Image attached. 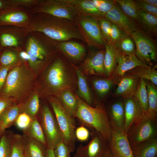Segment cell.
Segmentation results:
<instances>
[{
	"instance_id": "obj_38",
	"label": "cell",
	"mask_w": 157,
	"mask_h": 157,
	"mask_svg": "<svg viewBox=\"0 0 157 157\" xmlns=\"http://www.w3.org/2000/svg\"><path fill=\"white\" fill-rule=\"evenodd\" d=\"M21 61L17 51L5 49L0 52V67L13 65Z\"/></svg>"
},
{
	"instance_id": "obj_22",
	"label": "cell",
	"mask_w": 157,
	"mask_h": 157,
	"mask_svg": "<svg viewBox=\"0 0 157 157\" xmlns=\"http://www.w3.org/2000/svg\"><path fill=\"white\" fill-rule=\"evenodd\" d=\"M15 101L9 106L0 115V137L6 130L14 124L19 115L21 113L24 102Z\"/></svg>"
},
{
	"instance_id": "obj_26",
	"label": "cell",
	"mask_w": 157,
	"mask_h": 157,
	"mask_svg": "<svg viewBox=\"0 0 157 157\" xmlns=\"http://www.w3.org/2000/svg\"><path fill=\"white\" fill-rule=\"evenodd\" d=\"M64 0L74 8L78 15H88L98 17L105 16L96 7L92 0Z\"/></svg>"
},
{
	"instance_id": "obj_35",
	"label": "cell",
	"mask_w": 157,
	"mask_h": 157,
	"mask_svg": "<svg viewBox=\"0 0 157 157\" xmlns=\"http://www.w3.org/2000/svg\"><path fill=\"white\" fill-rule=\"evenodd\" d=\"M156 85L147 80V90L148 96V110L147 115L150 117L157 119V89Z\"/></svg>"
},
{
	"instance_id": "obj_5",
	"label": "cell",
	"mask_w": 157,
	"mask_h": 157,
	"mask_svg": "<svg viewBox=\"0 0 157 157\" xmlns=\"http://www.w3.org/2000/svg\"><path fill=\"white\" fill-rule=\"evenodd\" d=\"M78 108L76 118L90 131L99 133L108 144L111 135V127L107 111L104 104L91 106L76 94Z\"/></svg>"
},
{
	"instance_id": "obj_10",
	"label": "cell",
	"mask_w": 157,
	"mask_h": 157,
	"mask_svg": "<svg viewBox=\"0 0 157 157\" xmlns=\"http://www.w3.org/2000/svg\"><path fill=\"white\" fill-rule=\"evenodd\" d=\"M131 35L135 45V54L144 64L153 66L157 60L156 41L140 28L132 33Z\"/></svg>"
},
{
	"instance_id": "obj_43",
	"label": "cell",
	"mask_w": 157,
	"mask_h": 157,
	"mask_svg": "<svg viewBox=\"0 0 157 157\" xmlns=\"http://www.w3.org/2000/svg\"><path fill=\"white\" fill-rule=\"evenodd\" d=\"M97 9L105 15L115 5L114 0H92Z\"/></svg>"
},
{
	"instance_id": "obj_9",
	"label": "cell",
	"mask_w": 157,
	"mask_h": 157,
	"mask_svg": "<svg viewBox=\"0 0 157 157\" xmlns=\"http://www.w3.org/2000/svg\"><path fill=\"white\" fill-rule=\"evenodd\" d=\"M37 118L43 131L47 147L54 149L63 141V138L56 117L47 104L40 108Z\"/></svg>"
},
{
	"instance_id": "obj_36",
	"label": "cell",
	"mask_w": 157,
	"mask_h": 157,
	"mask_svg": "<svg viewBox=\"0 0 157 157\" xmlns=\"http://www.w3.org/2000/svg\"><path fill=\"white\" fill-rule=\"evenodd\" d=\"M23 134L45 145L47 142L42 128L37 118L32 119L26 129L23 130Z\"/></svg>"
},
{
	"instance_id": "obj_32",
	"label": "cell",
	"mask_w": 157,
	"mask_h": 157,
	"mask_svg": "<svg viewBox=\"0 0 157 157\" xmlns=\"http://www.w3.org/2000/svg\"><path fill=\"white\" fill-rule=\"evenodd\" d=\"M76 94L71 91L66 90L57 97L66 110L74 118L78 108V102Z\"/></svg>"
},
{
	"instance_id": "obj_28",
	"label": "cell",
	"mask_w": 157,
	"mask_h": 157,
	"mask_svg": "<svg viewBox=\"0 0 157 157\" xmlns=\"http://www.w3.org/2000/svg\"><path fill=\"white\" fill-rule=\"evenodd\" d=\"M133 157H156L157 138H155L131 147Z\"/></svg>"
},
{
	"instance_id": "obj_18",
	"label": "cell",
	"mask_w": 157,
	"mask_h": 157,
	"mask_svg": "<svg viewBox=\"0 0 157 157\" xmlns=\"http://www.w3.org/2000/svg\"><path fill=\"white\" fill-rule=\"evenodd\" d=\"M59 52L70 63L82 62L86 56L85 47L80 43L74 41L58 42Z\"/></svg>"
},
{
	"instance_id": "obj_40",
	"label": "cell",
	"mask_w": 157,
	"mask_h": 157,
	"mask_svg": "<svg viewBox=\"0 0 157 157\" xmlns=\"http://www.w3.org/2000/svg\"><path fill=\"white\" fill-rule=\"evenodd\" d=\"M10 157H26L22 135L14 134Z\"/></svg>"
},
{
	"instance_id": "obj_23",
	"label": "cell",
	"mask_w": 157,
	"mask_h": 157,
	"mask_svg": "<svg viewBox=\"0 0 157 157\" xmlns=\"http://www.w3.org/2000/svg\"><path fill=\"white\" fill-rule=\"evenodd\" d=\"M135 22L145 33L153 38L157 35V17L152 14L138 9Z\"/></svg>"
},
{
	"instance_id": "obj_14",
	"label": "cell",
	"mask_w": 157,
	"mask_h": 157,
	"mask_svg": "<svg viewBox=\"0 0 157 157\" xmlns=\"http://www.w3.org/2000/svg\"><path fill=\"white\" fill-rule=\"evenodd\" d=\"M91 139L87 145L79 144L76 154L80 157H101L108 150V144L102 135L95 131L90 133Z\"/></svg>"
},
{
	"instance_id": "obj_51",
	"label": "cell",
	"mask_w": 157,
	"mask_h": 157,
	"mask_svg": "<svg viewBox=\"0 0 157 157\" xmlns=\"http://www.w3.org/2000/svg\"><path fill=\"white\" fill-rule=\"evenodd\" d=\"M16 101L13 98H8L0 96V115L10 105Z\"/></svg>"
},
{
	"instance_id": "obj_45",
	"label": "cell",
	"mask_w": 157,
	"mask_h": 157,
	"mask_svg": "<svg viewBox=\"0 0 157 157\" xmlns=\"http://www.w3.org/2000/svg\"><path fill=\"white\" fill-rule=\"evenodd\" d=\"M32 120L28 114L22 113L18 116L14 124L18 128L23 130L28 126Z\"/></svg>"
},
{
	"instance_id": "obj_54",
	"label": "cell",
	"mask_w": 157,
	"mask_h": 157,
	"mask_svg": "<svg viewBox=\"0 0 157 157\" xmlns=\"http://www.w3.org/2000/svg\"><path fill=\"white\" fill-rule=\"evenodd\" d=\"M46 157H55L54 152V149L47 147Z\"/></svg>"
},
{
	"instance_id": "obj_34",
	"label": "cell",
	"mask_w": 157,
	"mask_h": 157,
	"mask_svg": "<svg viewBox=\"0 0 157 157\" xmlns=\"http://www.w3.org/2000/svg\"><path fill=\"white\" fill-rule=\"evenodd\" d=\"M40 108L39 94L35 91L24 102L21 113L27 114L32 119H34L37 118Z\"/></svg>"
},
{
	"instance_id": "obj_44",
	"label": "cell",
	"mask_w": 157,
	"mask_h": 157,
	"mask_svg": "<svg viewBox=\"0 0 157 157\" xmlns=\"http://www.w3.org/2000/svg\"><path fill=\"white\" fill-rule=\"evenodd\" d=\"M40 0H8L10 6L21 7L30 10L35 7Z\"/></svg>"
},
{
	"instance_id": "obj_4",
	"label": "cell",
	"mask_w": 157,
	"mask_h": 157,
	"mask_svg": "<svg viewBox=\"0 0 157 157\" xmlns=\"http://www.w3.org/2000/svg\"><path fill=\"white\" fill-rule=\"evenodd\" d=\"M35 74L27 63L21 61L9 71L1 96L22 102L31 90Z\"/></svg>"
},
{
	"instance_id": "obj_27",
	"label": "cell",
	"mask_w": 157,
	"mask_h": 157,
	"mask_svg": "<svg viewBox=\"0 0 157 157\" xmlns=\"http://www.w3.org/2000/svg\"><path fill=\"white\" fill-rule=\"evenodd\" d=\"M124 131L126 134L129 130L141 113L133 97L124 99Z\"/></svg>"
},
{
	"instance_id": "obj_48",
	"label": "cell",
	"mask_w": 157,
	"mask_h": 157,
	"mask_svg": "<svg viewBox=\"0 0 157 157\" xmlns=\"http://www.w3.org/2000/svg\"><path fill=\"white\" fill-rule=\"evenodd\" d=\"M54 152L55 157H71V152L63 141L56 146Z\"/></svg>"
},
{
	"instance_id": "obj_46",
	"label": "cell",
	"mask_w": 157,
	"mask_h": 157,
	"mask_svg": "<svg viewBox=\"0 0 157 157\" xmlns=\"http://www.w3.org/2000/svg\"><path fill=\"white\" fill-rule=\"evenodd\" d=\"M125 33L119 27L112 23L110 35L111 44L114 45Z\"/></svg>"
},
{
	"instance_id": "obj_52",
	"label": "cell",
	"mask_w": 157,
	"mask_h": 157,
	"mask_svg": "<svg viewBox=\"0 0 157 157\" xmlns=\"http://www.w3.org/2000/svg\"><path fill=\"white\" fill-rule=\"evenodd\" d=\"M17 52L20 60L27 63L29 60V56L26 52L24 49Z\"/></svg>"
},
{
	"instance_id": "obj_33",
	"label": "cell",
	"mask_w": 157,
	"mask_h": 157,
	"mask_svg": "<svg viewBox=\"0 0 157 157\" xmlns=\"http://www.w3.org/2000/svg\"><path fill=\"white\" fill-rule=\"evenodd\" d=\"M147 82V80L140 78L137 89L133 97L141 113L146 114L148 110Z\"/></svg>"
},
{
	"instance_id": "obj_41",
	"label": "cell",
	"mask_w": 157,
	"mask_h": 157,
	"mask_svg": "<svg viewBox=\"0 0 157 157\" xmlns=\"http://www.w3.org/2000/svg\"><path fill=\"white\" fill-rule=\"evenodd\" d=\"M124 13L135 22L138 8L134 0H114Z\"/></svg>"
},
{
	"instance_id": "obj_50",
	"label": "cell",
	"mask_w": 157,
	"mask_h": 157,
	"mask_svg": "<svg viewBox=\"0 0 157 157\" xmlns=\"http://www.w3.org/2000/svg\"><path fill=\"white\" fill-rule=\"evenodd\" d=\"M16 64L8 66L0 67V92L4 85L9 71L12 67Z\"/></svg>"
},
{
	"instance_id": "obj_24",
	"label": "cell",
	"mask_w": 157,
	"mask_h": 157,
	"mask_svg": "<svg viewBox=\"0 0 157 157\" xmlns=\"http://www.w3.org/2000/svg\"><path fill=\"white\" fill-rule=\"evenodd\" d=\"M107 112L111 128L117 131H124V103L120 101L113 103L110 105Z\"/></svg>"
},
{
	"instance_id": "obj_2",
	"label": "cell",
	"mask_w": 157,
	"mask_h": 157,
	"mask_svg": "<svg viewBox=\"0 0 157 157\" xmlns=\"http://www.w3.org/2000/svg\"><path fill=\"white\" fill-rule=\"evenodd\" d=\"M29 32H39L58 42L76 39L84 41L74 21L42 13L31 14L26 28Z\"/></svg>"
},
{
	"instance_id": "obj_42",
	"label": "cell",
	"mask_w": 157,
	"mask_h": 157,
	"mask_svg": "<svg viewBox=\"0 0 157 157\" xmlns=\"http://www.w3.org/2000/svg\"><path fill=\"white\" fill-rule=\"evenodd\" d=\"M98 22L102 35L106 42L111 44L110 35L112 23L104 17H99Z\"/></svg>"
},
{
	"instance_id": "obj_21",
	"label": "cell",
	"mask_w": 157,
	"mask_h": 157,
	"mask_svg": "<svg viewBox=\"0 0 157 157\" xmlns=\"http://www.w3.org/2000/svg\"><path fill=\"white\" fill-rule=\"evenodd\" d=\"M140 78L125 74L117 83V88L112 95L114 98L121 96L124 99L133 97L137 89Z\"/></svg>"
},
{
	"instance_id": "obj_16",
	"label": "cell",
	"mask_w": 157,
	"mask_h": 157,
	"mask_svg": "<svg viewBox=\"0 0 157 157\" xmlns=\"http://www.w3.org/2000/svg\"><path fill=\"white\" fill-rule=\"evenodd\" d=\"M108 150L114 157H133L131 147L124 131L111 128V135L108 143Z\"/></svg>"
},
{
	"instance_id": "obj_31",
	"label": "cell",
	"mask_w": 157,
	"mask_h": 157,
	"mask_svg": "<svg viewBox=\"0 0 157 157\" xmlns=\"http://www.w3.org/2000/svg\"><path fill=\"white\" fill-rule=\"evenodd\" d=\"M118 53L114 45L106 43L104 65L108 78L111 77L117 66Z\"/></svg>"
},
{
	"instance_id": "obj_13",
	"label": "cell",
	"mask_w": 157,
	"mask_h": 157,
	"mask_svg": "<svg viewBox=\"0 0 157 157\" xmlns=\"http://www.w3.org/2000/svg\"><path fill=\"white\" fill-rule=\"evenodd\" d=\"M87 54L79 67L85 76L108 78L104 65L105 49L88 47Z\"/></svg>"
},
{
	"instance_id": "obj_47",
	"label": "cell",
	"mask_w": 157,
	"mask_h": 157,
	"mask_svg": "<svg viewBox=\"0 0 157 157\" xmlns=\"http://www.w3.org/2000/svg\"><path fill=\"white\" fill-rule=\"evenodd\" d=\"M75 133L76 140L81 142L87 141L90 135V133L88 129L81 125L76 128Z\"/></svg>"
},
{
	"instance_id": "obj_30",
	"label": "cell",
	"mask_w": 157,
	"mask_h": 157,
	"mask_svg": "<svg viewBox=\"0 0 157 157\" xmlns=\"http://www.w3.org/2000/svg\"><path fill=\"white\" fill-rule=\"evenodd\" d=\"M125 74L135 76L151 81L157 85V65L150 66L143 64L137 66L128 71Z\"/></svg>"
},
{
	"instance_id": "obj_6",
	"label": "cell",
	"mask_w": 157,
	"mask_h": 157,
	"mask_svg": "<svg viewBox=\"0 0 157 157\" xmlns=\"http://www.w3.org/2000/svg\"><path fill=\"white\" fill-rule=\"evenodd\" d=\"M46 98L53 110L62 133L63 142L71 153L73 152L75 149L76 140L75 133L76 128L75 118L66 110L57 97L50 96Z\"/></svg>"
},
{
	"instance_id": "obj_25",
	"label": "cell",
	"mask_w": 157,
	"mask_h": 157,
	"mask_svg": "<svg viewBox=\"0 0 157 157\" xmlns=\"http://www.w3.org/2000/svg\"><path fill=\"white\" fill-rule=\"evenodd\" d=\"M77 77V90L76 94L89 105L92 106L94 100L86 76L78 67L72 64Z\"/></svg>"
},
{
	"instance_id": "obj_8",
	"label": "cell",
	"mask_w": 157,
	"mask_h": 157,
	"mask_svg": "<svg viewBox=\"0 0 157 157\" xmlns=\"http://www.w3.org/2000/svg\"><path fill=\"white\" fill-rule=\"evenodd\" d=\"M157 119L141 113L126 133L131 147L156 137Z\"/></svg>"
},
{
	"instance_id": "obj_56",
	"label": "cell",
	"mask_w": 157,
	"mask_h": 157,
	"mask_svg": "<svg viewBox=\"0 0 157 157\" xmlns=\"http://www.w3.org/2000/svg\"><path fill=\"white\" fill-rule=\"evenodd\" d=\"M101 157H109V151H108V149L107 151V152Z\"/></svg>"
},
{
	"instance_id": "obj_19",
	"label": "cell",
	"mask_w": 157,
	"mask_h": 157,
	"mask_svg": "<svg viewBox=\"0 0 157 157\" xmlns=\"http://www.w3.org/2000/svg\"><path fill=\"white\" fill-rule=\"evenodd\" d=\"M143 64H144L138 59L135 53L124 54L118 51L117 65L110 77L117 83L127 72Z\"/></svg>"
},
{
	"instance_id": "obj_17",
	"label": "cell",
	"mask_w": 157,
	"mask_h": 157,
	"mask_svg": "<svg viewBox=\"0 0 157 157\" xmlns=\"http://www.w3.org/2000/svg\"><path fill=\"white\" fill-rule=\"evenodd\" d=\"M104 17L124 32L130 35L140 28L134 21L124 13L116 3L115 6L106 13Z\"/></svg>"
},
{
	"instance_id": "obj_37",
	"label": "cell",
	"mask_w": 157,
	"mask_h": 157,
	"mask_svg": "<svg viewBox=\"0 0 157 157\" xmlns=\"http://www.w3.org/2000/svg\"><path fill=\"white\" fill-rule=\"evenodd\" d=\"M114 46L122 53H135V45L133 40L130 35L125 33Z\"/></svg>"
},
{
	"instance_id": "obj_3",
	"label": "cell",
	"mask_w": 157,
	"mask_h": 157,
	"mask_svg": "<svg viewBox=\"0 0 157 157\" xmlns=\"http://www.w3.org/2000/svg\"><path fill=\"white\" fill-rule=\"evenodd\" d=\"M24 49L29 56L28 64L35 74L45 70L59 53L58 42L36 31L28 33Z\"/></svg>"
},
{
	"instance_id": "obj_1",
	"label": "cell",
	"mask_w": 157,
	"mask_h": 157,
	"mask_svg": "<svg viewBox=\"0 0 157 157\" xmlns=\"http://www.w3.org/2000/svg\"><path fill=\"white\" fill-rule=\"evenodd\" d=\"M45 70L42 80L43 96L57 97L66 90L76 94L77 77L76 70L73 64L60 53Z\"/></svg>"
},
{
	"instance_id": "obj_7",
	"label": "cell",
	"mask_w": 157,
	"mask_h": 157,
	"mask_svg": "<svg viewBox=\"0 0 157 157\" xmlns=\"http://www.w3.org/2000/svg\"><path fill=\"white\" fill-rule=\"evenodd\" d=\"M99 17L88 15H79L75 18L74 21L88 47L104 49L106 42L100 30Z\"/></svg>"
},
{
	"instance_id": "obj_55",
	"label": "cell",
	"mask_w": 157,
	"mask_h": 157,
	"mask_svg": "<svg viewBox=\"0 0 157 157\" xmlns=\"http://www.w3.org/2000/svg\"><path fill=\"white\" fill-rule=\"evenodd\" d=\"M142 1L155 6H157V0H141Z\"/></svg>"
},
{
	"instance_id": "obj_53",
	"label": "cell",
	"mask_w": 157,
	"mask_h": 157,
	"mask_svg": "<svg viewBox=\"0 0 157 157\" xmlns=\"http://www.w3.org/2000/svg\"><path fill=\"white\" fill-rule=\"evenodd\" d=\"M10 7L8 0H0V11Z\"/></svg>"
},
{
	"instance_id": "obj_49",
	"label": "cell",
	"mask_w": 157,
	"mask_h": 157,
	"mask_svg": "<svg viewBox=\"0 0 157 157\" xmlns=\"http://www.w3.org/2000/svg\"><path fill=\"white\" fill-rule=\"evenodd\" d=\"M135 1L138 9L149 13L157 17V7L143 2L141 0Z\"/></svg>"
},
{
	"instance_id": "obj_58",
	"label": "cell",
	"mask_w": 157,
	"mask_h": 157,
	"mask_svg": "<svg viewBox=\"0 0 157 157\" xmlns=\"http://www.w3.org/2000/svg\"><path fill=\"white\" fill-rule=\"evenodd\" d=\"M80 157L78 155L76 154H75L72 157Z\"/></svg>"
},
{
	"instance_id": "obj_57",
	"label": "cell",
	"mask_w": 157,
	"mask_h": 157,
	"mask_svg": "<svg viewBox=\"0 0 157 157\" xmlns=\"http://www.w3.org/2000/svg\"><path fill=\"white\" fill-rule=\"evenodd\" d=\"M108 151H109V157H114V156H113L110 152L108 150Z\"/></svg>"
},
{
	"instance_id": "obj_29",
	"label": "cell",
	"mask_w": 157,
	"mask_h": 157,
	"mask_svg": "<svg viewBox=\"0 0 157 157\" xmlns=\"http://www.w3.org/2000/svg\"><path fill=\"white\" fill-rule=\"evenodd\" d=\"M22 136L26 157H46L45 145L25 134Z\"/></svg>"
},
{
	"instance_id": "obj_11",
	"label": "cell",
	"mask_w": 157,
	"mask_h": 157,
	"mask_svg": "<svg viewBox=\"0 0 157 157\" xmlns=\"http://www.w3.org/2000/svg\"><path fill=\"white\" fill-rule=\"evenodd\" d=\"M28 33L27 29L23 27L0 26V52L5 49L17 51L24 49Z\"/></svg>"
},
{
	"instance_id": "obj_39",
	"label": "cell",
	"mask_w": 157,
	"mask_h": 157,
	"mask_svg": "<svg viewBox=\"0 0 157 157\" xmlns=\"http://www.w3.org/2000/svg\"><path fill=\"white\" fill-rule=\"evenodd\" d=\"M14 134L11 131H6L0 137V157H10L12 140Z\"/></svg>"
},
{
	"instance_id": "obj_20",
	"label": "cell",
	"mask_w": 157,
	"mask_h": 157,
	"mask_svg": "<svg viewBox=\"0 0 157 157\" xmlns=\"http://www.w3.org/2000/svg\"><path fill=\"white\" fill-rule=\"evenodd\" d=\"M90 78L91 85L95 94V106L104 104L103 101L107 97L113 85L117 83L111 77L93 76Z\"/></svg>"
},
{
	"instance_id": "obj_15",
	"label": "cell",
	"mask_w": 157,
	"mask_h": 157,
	"mask_svg": "<svg viewBox=\"0 0 157 157\" xmlns=\"http://www.w3.org/2000/svg\"><path fill=\"white\" fill-rule=\"evenodd\" d=\"M31 15L25 8L10 6L0 11V26H13L26 28Z\"/></svg>"
},
{
	"instance_id": "obj_12",
	"label": "cell",
	"mask_w": 157,
	"mask_h": 157,
	"mask_svg": "<svg viewBox=\"0 0 157 157\" xmlns=\"http://www.w3.org/2000/svg\"><path fill=\"white\" fill-rule=\"evenodd\" d=\"M28 10L31 14L42 13L73 21L78 15L64 0H40L35 7Z\"/></svg>"
}]
</instances>
